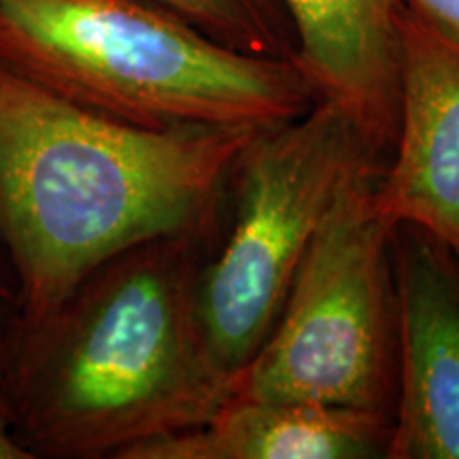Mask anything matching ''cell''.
<instances>
[{
    "mask_svg": "<svg viewBox=\"0 0 459 459\" xmlns=\"http://www.w3.org/2000/svg\"><path fill=\"white\" fill-rule=\"evenodd\" d=\"M257 132L134 126L0 62V249L20 300L17 347L122 251L221 230L230 177Z\"/></svg>",
    "mask_w": 459,
    "mask_h": 459,
    "instance_id": "6da1fadb",
    "label": "cell"
},
{
    "mask_svg": "<svg viewBox=\"0 0 459 459\" xmlns=\"http://www.w3.org/2000/svg\"><path fill=\"white\" fill-rule=\"evenodd\" d=\"M221 230L158 237L100 264L17 347L4 389L32 459H122L198 428L228 398L198 315Z\"/></svg>",
    "mask_w": 459,
    "mask_h": 459,
    "instance_id": "7a4b0ae2",
    "label": "cell"
},
{
    "mask_svg": "<svg viewBox=\"0 0 459 459\" xmlns=\"http://www.w3.org/2000/svg\"><path fill=\"white\" fill-rule=\"evenodd\" d=\"M0 62L145 128L266 130L319 100L294 60L240 54L149 0H0Z\"/></svg>",
    "mask_w": 459,
    "mask_h": 459,
    "instance_id": "3957f363",
    "label": "cell"
},
{
    "mask_svg": "<svg viewBox=\"0 0 459 459\" xmlns=\"http://www.w3.org/2000/svg\"><path fill=\"white\" fill-rule=\"evenodd\" d=\"M385 152L334 100L260 130L230 177L226 237L206 257L198 315L215 364L232 378L273 330L321 223Z\"/></svg>",
    "mask_w": 459,
    "mask_h": 459,
    "instance_id": "277c9868",
    "label": "cell"
},
{
    "mask_svg": "<svg viewBox=\"0 0 459 459\" xmlns=\"http://www.w3.org/2000/svg\"><path fill=\"white\" fill-rule=\"evenodd\" d=\"M381 170L359 175L332 206L273 330L230 378L228 398L313 402L392 419L394 226L375 204Z\"/></svg>",
    "mask_w": 459,
    "mask_h": 459,
    "instance_id": "5b68a950",
    "label": "cell"
},
{
    "mask_svg": "<svg viewBox=\"0 0 459 459\" xmlns=\"http://www.w3.org/2000/svg\"><path fill=\"white\" fill-rule=\"evenodd\" d=\"M392 266L398 375L387 459H459V257L400 223Z\"/></svg>",
    "mask_w": 459,
    "mask_h": 459,
    "instance_id": "8992f818",
    "label": "cell"
},
{
    "mask_svg": "<svg viewBox=\"0 0 459 459\" xmlns=\"http://www.w3.org/2000/svg\"><path fill=\"white\" fill-rule=\"evenodd\" d=\"M375 204L459 257V34L398 7V122Z\"/></svg>",
    "mask_w": 459,
    "mask_h": 459,
    "instance_id": "52a82bcc",
    "label": "cell"
},
{
    "mask_svg": "<svg viewBox=\"0 0 459 459\" xmlns=\"http://www.w3.org/2000/svg\"><path fill=\"white\" fill-rule=\"evenodd\" d=\"M281 3L294 26V62L317 99L355 115L389 158L398 122L400 0Z\"/></svg>",
    "mask_w": 459,
    "mask_h": 459,
    "instance_id": "ba28073f",
    "label": "cell"
},
{
    "mask_svg": "<svg viewBox=\"0 0 459 459\" xmlns=\"http://www.w3.org/2000/svg\"><path fill=\"white\" fill-rule=\"evenodd\" d=\"M392 419L294 400L226 398L198 428L122 459H387Z\"/></svg>",
    "mask_w": 459,
    "mask_h": 459,
    "instance_id": "9c48e42d",
    "label": "cell"
},
{
    "mask_svg": "<svg viewBox=\"0 0 459 459\" xmlns=\"http://www.w3.org/2000/svg\"><path fill=\"white\" fill-rule=\"evenodd\" d=\"M226 48L294 60L296 34L281 0H149Z\"/></svg>",
    "mask_w": 459,
    "mask_h": 459,
    "instance_id": "30bf717a",
    "label": "cell"
},
{
    "mask_svg": "<svg viewBox=\"0 0 459 459\" xmlns=\"http://www.w3.org/2000/svg\"><path fill=\"white\" fill-rule=\"evenodd\" d=\"M20 341V300L13 279L0 273V394L9 385Z\"/></svg>",
    "mask_w": 459,
    "mask_h": 459,
    "instance_id": "8fae6325",
    "label": "cell"
},
{
    "mask_svg": "<svg viewBox=\"0 0 459 459\" xmlns=\"http://www.w3.org/2000/svg\"><path fill=\"white\" fill-rule=\"evenodd\" d=\"M423 20L459 34V0H400Z\"/></svg>",
    "mask_w": 459,
    "mask_h": 459,
    "instance_id": "7c38bea8",
    "label": "cell"
},
{
    "mask_svg": "<svg viewBox=\"0 0 459 459\" xmlns=\"http://www.w3.org/2000/svg\"><path fill=\"white\" fill-rule=\"evenodd\" d=\"M0 459H32L24 445L17 440L7 398L0 394Z\"/></svg>",
    "mask_w": 459,
    "mask_h": 459,
    "instance_id": "4fadbf2b",
    "label": "cell"
}]
</instances>
